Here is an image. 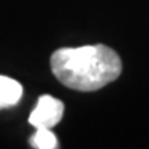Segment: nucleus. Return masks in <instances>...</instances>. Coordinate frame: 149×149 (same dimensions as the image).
I'll list each match as a JSON object with an SVG mask.
<instances>
[{
  "label": "nucleus",
  "instance_id": "obj_1",
  "mask_svg": "<svg viewBox=\"0 0 149 149\" xmlns=\"http://www.w3.org/2000/svg\"><path fill=\"white\" fill-rule=\"evenodd\" d=\"M51 69L64 86L77 91H95L122 73V59L104 46L61 48L51 55Z\"/></svg>",
  "mask_w": 149,
  "mask_h": 149
},
{
  "label": "nucleus",
  "instance_id": "obj_2",
  "mask_svg": "<svg viewBox=\"0 0 149 149\" xmlns=\"http://www.w3.org/2000/svg\"><path fill=\"white\" fill-rule=\"evenodd\" d=\"M64 116V104L51 95L39 98L37 105L29 116V123L35 128H53Z\"/></svg>",
  "mask_w": 149,
  "mask_h": 149
},
{
  "label": "nucleus",
  "instance_id": "obj_3",
  "mask_svg": "<svg viewBox=\"0 0 149 149\" xmlns=\"http://www.w3.org/2000/svg\"><path fill=\"white\" fill-rule=\"evenodd\" d=\"M22 97V86L17 80L0 74V109L18 104Z\"/></svg>",
  "mask_w": 149,
  "mask_h": 149
},
{
  "label": "nucleus",
  "instance_id": "obj_4",
  "mask_svg": "<svg viewBox=\"0 0 149 149\" xmlns=\"http://www.w3.org/2000/svg\"><path fill=\"white\" fill-rule=\"evenodd\" d=\"M31 144L36 149H54L58 146L51 128H36L35 135L31 138Z\"/></svg>",
  "mask_w": 149,
  "mask_h": 149
}]
</instances>
